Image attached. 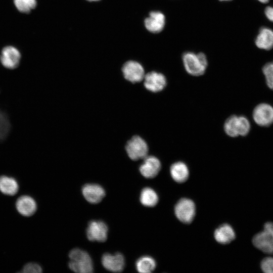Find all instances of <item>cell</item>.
Returning <instances> with one entry per match:
<instances>
[{
    "label": "cell",
    "mask_w": 273,
    "mask_h": 273,
    "mask_svg": "<svg viewBox=\"0 0 273 273\" xmlns=\"http://www.w3.org/2000/svg\"><path fill=\"white\" fill-rule=\"evenodd\" d=\"M182 61L186 71L193 76L203 75L208 66L207 57L202 52H186L182 55Z\"/></svg>",
    "instance_id": "6da1fadb"
},
{
    "label": "cell",
    "mask_w": 273,
    "mask_h": 273,
    "mask_svg": "<svg viewBox=\"0 0 273 273\" xmlns=\"http://www.w3.org/2000/svg\"><path fill=\"white\" fill-rule=\"evenodd\" d=\"M69 267L78 273H90L93 271V263L89 254L78 248L72 249L69 253Z\"/></svg>",
    "instance_id": "7a4b0ae2"
},
{
    "label": "cell",
    "mask_w": 273,
    "mask_h": 273,
    "mask_svg": "<svg viewBox=\"0 0 273 273\" xmlns=\"http://www.w3.org/2000/svg\"><path fill=\"white\" fill-rule=\"evenodd\" d=\"M250 129V121L244 116L232 115L225 120L224 124V131L229 136L233 138L246 136Z\"/></svg>",
    "instance_id": "3957f363"
},
{
    "label": "cell",
    "mask_w": 273,
    "mask_h": 273,
    "mask_svg": "<svg viewBox=\"0 0 273 273\" xmlns=\"http://www.w3.org/2000/svg\"><path fill=\"white\" fill-rule=\"evenodd\" d=\"M254 246L268 254L273 253V223L266 222L263 230L254 236L252 240Z\"/></svg>",
    "instance_id": "277c9868"
},
{
    "label": "cell",
    "mask_w": 273,
    "mask_h": 273,
    "mask_svg": "<svg viewBox=\"0 0 273 273\" xmlns=\"http://www.w3.org/2000/svg\"><path fill=\"white\" fill-rule=\"evenodd\" d=\"M125 150L131 160H138L147 156L148 146L143 139L139 135H134L127 142Z\"/></svg>",
    "instance_id": "5b68a950"
},
{
    "label": "cell",
    "mask_w": 273,
    "mask_h": 273,
    "mask_svg": "<svg viewBox=\"0 0 273 273\" xmlns=\"http://www.w3.org/2000/svg\"><path fill=\"white\" fill-rule=\"evenodd\" d=\"M252 117L259 126L268 127L273 124V107L267 103L258 104L254 108Z\"/></svg>",
    "instance_id": "8992f818"
},
{
    "label": "cell",
    "mask_w": 273,
    "mask_h": 273,
    "mask_svg": "<svg viewBox=\"0 0 273 273\" xmlns=\"http://www.w3.org/2000/svg\"><path fill=\"white\" fill-rule=\"evenodd\" d=\"M175 214L176 217L185 223H190L195 214V205L190 199H180L175 207Z\"/></svg>",
    "instance_id": "52a82bcc"
},
{
    "label": "cell",
    "mask_w": 273,
    "mask_h": 273,
    "mask_svg": "<svg viewBox=\"0 0 273 273\" xmlns=\"http://www.w3.org/2000/svg\"><path fill=\"white\" fill-rule=\"evenodd\" d=\"M122 71L125 79L132 83L141 81L145 75L142 65L134 61H129L124 63Z\"/></svg>",
    "instance_id": "ba28073f"
},
{
    "label": "cell",
    "mask_w": 273,
    "mask_h": 273,
    "mask_svg": "<svg viewBox=\"0 0 273 273\" xmlns=\"http://www.w3.org/2000/svg\"><path fill=\"white\" fill-rule=\"evenodd\" d=\"M166 25V17L159 11H151L144 20V25L147 30L152 33L161 32Z\"/></svg>",
    "instance_id": "9c48e42d"
},
{
    "label": "cell",
    "mask_w": 273,
    "mask_h": 273,
    "mask_svg": "<svg viewBox=\"0 0 273 273\" xmlns=\"http://www.w3.org/2000/svg\"><path fill=\"white\" fill-rule=\"evenodd\" d=\"M108 230L107 225L104 222L91 221L86 230L87 237L91 241L104 242L107 238Z\"/></svg>",
    "instance_id": "30bf717a"
},
{
    "label": "cell",
    "mask_w": 273,
    "mask_h": 273,
    "mask_svg": "<svg viewBox=\"0 0 273 273\" xmlns=\"http://www.w3.org/2000/svg\"><path fill=\"white\" fill-rule=\"evenodd\" d=\"M144 80L145 88L153 93L162 91L167 83L165 76L156 71H151L145 74Z\"/></svg>",
    "instance_id": "8fae6325"
},
{
    "label": "cell",
    "mask_w": 273,
    "mask_h": 273,
    "mask_svg": "<svg viewBox=\"0 0 273 273\" xmlns=\"http://www.w3.org/2000/svg\"><path fill=\"white\" fill-rule=\"evenodd\" d=\"M20 58V53L16 48L12 46H7L3 49L0 60L5 67L13 69L18 66Z\"/></svg>",
    "instance_id": "7c38bea8"
},
{
    "label": "cell",
    "mask_w": 273,
    "mask_h": 273,
    "mask_svg": "<svg viewBox=\"0 0 273 273\" xmlns=\"http://www.w3.org/2000/svg\"><path fill=\"white\" fill-rule=\"evenodd\" d=\"M159 160L154 156H146L140 166V171L146 178H151L156 176L161 169Z\"/></svg>",
    "instance_id": "4fadbf2b"
},
{
    "label": "cell",
    "mask_w": 273,
    "mask_h": 273,
    "mask_svg": "<svg viewBox=\"0 0 273 273\" xmlns=\"http://www.w3.org/2000/svg\"><path fill=\"white\" fill-rule=\"evenodd\" d=\"M102 263L109 271L120 272L124 269L125 260L124 256L120 253H116L114 255L105 253L102 256Z\"/></svg>",
    "instance_id": "5bb4252c"
},
{
    "label": "cell",
    "mask_w": 273,
    "mask_h": 273,
    "mask_svg": "<svg viewBox=\"0 0 273 273\" xmlns=\"http://www.w3.org/2000/svg\"><path fill=\"white\" fill-rule=\"evenodd\" d=\"M84 198L89 203L97 204L105 196L104 189L100 185L94 184L85 185L82 188Z\"/></svg>",
    "instance_id": "9a60e30c"
},
{
    "label": "cell",
    "mask_w": 273,
    "mask_h": 273,
    "mask_svg": "<svg viewBox=\"0 0 273 273\" xmlns=\"http://www.w3.org/2000/svg\"><path fill=\"white\" fill-rule=\"evenodd\" d=\"M16 206L19 213L25 216L33 215L37 208L36 202L29 196L19 197L16 201Z\"/></svg>",
    "instance_id": "2e32d148"
},
{
    "label": "cell",
    "mask_w": 273,
    "mask_h": 273,
    "mask_svg": "<svg viewBox=\"0 0 273 273\" xmlns=\"http://www.w3.org/2000/svg\"><path fill=\"white\" fill-rule=\"evenodd\" d=\"M255 44L261 49H271L273 48V30L267 27L261 28L256 38Z\"/></svg>",
    "instance_id": "e0dca14e"
},
{
    "label": "cell",
    "mask_w": 273,
    "mask_h": 273,
    "mask_svg": "<svg viewBox=\"0 0 273 273\" xmlns=\"http://www.w3.org/2000/svg\"><path fill=\"white\" fill-rule=\"evenodd\" d=\"M214 238L218 243L225 244L230 243L235 239V233L231 226L224 224L215 230Z\"/></svg>",
    "instance_id": "ac0fdd59"
},
{
    "label": "cell",
    "mask_w": 273,
    "mask_h": 273,
    "mask_svg": "<svg viewBox=\"0 0 273 273\" xmlns=\"http://www.w3.org/2000/svg\"><path fill=\"white\" fill-rule=\"evenodd\" d=\"M170 171L172 178L177 183H183L189 177L188 168L186 164L182 162H177L172 164Z\"/></svg>",
    "instance_id": "d6986e66"
},
{
    "label": "cell",
    "mask_w": 273,
    "mask_h": 273,
    "mask_svg": "<svg viewBox=\"0 0 273 273\" xmlns=\"http://www.w3.org/2000/svg\"><path fill=\"white\" fill-rule=\"evenodd\" d=\"M18 189V184L14 178L7 176L0 177V191L2 193L13 196L17 194Z\"/></svg>",
    "instance_id": "ffe728a7"
},
{
    "label": "cell",
    "mask_w": 273,
    "mask_h": 273,
    "mask_svg": "<svg viewBox=\"0 0 273 273\" xmlns=\"http://www.w3.org/2000/svg\"><path fill=\"white\" fill-rule=\"evenodd\" d=\"M141 203L146 207H153L158 201L157 193L150 188H145L141 192L140 195Z\"/></svg>",
    "instance_id": "44dd1931"
},
{
    "label": "cell",
    "mask_w": 273,
    "mask_h": 273,
    "mask_svg": "<svg viewBox=\"0 0 273 273\" xmlns=\"http://www.w3.org/2000/svg\"><path fill=\"white\" fill-rule=\"evenodd\" d=\"M156 262L151 257L145 256L140 258L136 262V270L141 273H149L154 270Z\"/></svg>",
    "instance_id": "7402d4cb"
},
{
    "label": "cell",
    "mask_w": 273,
    "mask_h": 273,
    "mask_svg": "<svg viewBox=\"0 0 273 273\" xmlns=\"http://www.w3.org/2000/svg\"><path fill=\"white\" fill-rule=\"evenodd\" d=\"M14 3L18 11L28 13L36 5V0H14Z\"/></svg>",
    "instance_id": "603a6c76"
},
{
    "label": "cell",
    "mask_w": 273,
    "mask_h": 273,
    "mask_svg": "<svg viewBox=\"0 0 273 273\" xmlns=\"http://www.w3.org/2000/svg\"><path fill=\"white\" fill-rule=\"evenodd\" d=\"M262 72L268 87L273 90V61L266 63L262 68Z\"/></svg>",
    "instance_id": "cb8c5ba5"
},
{
    "label": "cell",
    "mask_w": 273,
    "mask_h": 273,
    "mask_svg": "<svg viewBox=\"0 0 273 273\" xmlns=\"http://www.w3.org/2000/svg\"><path fill=\"white\" fill-rule=\"evenodd\" d=\"M262 270L265 273H273V257H268L264 258L261 262Z\"/></svg>",
    "instance_id": "d4e9b609"
},
{
    "label": "cell",
    "mask_w": 273,
    "mask_h": 273,
    "mask_svg": "<svg viewBox=\"0 0 273 273\" xmlns=\"http://www.w3.org/2000/svg\"><path fill=\"white\" fill-rule=\"evenodd\" d=\"M22 272L24 273H40L42 272L41 267L36 263H29L23 268Z\"/></svg>",
    "instance_id": "484cf974"
},
{
    "label": "cell",
    "mask_w": 273,
    "mask_h": 273,
    "mask_svg": "<svg viewBox=\"0 0 273 273\" xmlns=\"http://www.w3.org/2000/svg\"><path fill=\"white\" fill-rule=\"evenodd\" d=\"M265 15L267 18L273 22V7H267L264 11Z\"/></svg>",
    "instance_id": "4316f807"
},
{
    "label": "cell",
    "mask_w": 273,
    "mask_h": 273,
    "mask_svg": "<svg viewBox=\"0 0 273 273\" xmlns=\"http://www.w3.org/2000/svg\"><path fill=\"white\" fill-rule=\"evenodd\" d=\"M261 3L265 4L269 2V0H257Z\"/></svg>",
    "instance_id": "83f0119b"
},
{
    "label": "cell",
    "mask_w": 273,
    "mask_h": 273,
    "mask_svg": "<svg viewBox=\"0 0 273 273\" xmlns=\"http://www.w3.org/2000/svg\"><path fill=\"white\" fill-rule=\"evenodd\" d=\"M220 2H230L231 1H232V0H218Z\"/></svg>",
    "instance_id": "f1b7e54d"
},
{
    "label": "cell",
    "mask_w": 273,
    "mask_h": 273,
    "mask_svg": "<svg viewBox=\"0 0 273 273\" xmlns=\"http://www.w3.org/2000/svg\"><path fill=\"white\" fill-rule=\"evenodd\" d=\"M87 1H99V0H87Z\"/></svg>",
    "instance_id": "f546056e"
}]
</instances>
